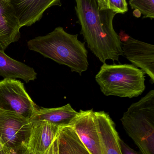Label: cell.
<instances>
[{
    "mask_svg": "<svg viewBox=\"0 0 154 154\" xmlns=\"http://www.w3.org/2000/svg\"><path fill=\"white\" fill-rule=\"evenodd\" d=\"M75 7L78 21L88 48L103 63L123 56L122 41L113 27L116 14L109 9L106 0H77Z\"/></svg>",
    "mask_w": 154,
    "mask_h": 154,
    "instance_id": "6da1fadb",
    "label": "cell"
},
{
    "mask_svg": "<svg viewBox=\"0 0 154 154\" xmlns=\"http://www.w3.org/2000/svg\"><path fill=\"white\" fill-rule=\"evenodd\" d=\"M78 36L67 33L62 27H57L46 35L29 40L28 47L45 58L68 66L72 72L82 75L89 66L88 52L85 42L80 41Z\"/></svg>",
    "mask_w": 154,
    "mask_h": 154,
    "instance_id": "7a4b0ae2",
    "label": "cell"
},
{
    "mask_svg": "<svg viewBox=\"0 0 154 154\" xmlns=\"http://www.w3.org/2000/svg\"><path fill=\"white\" fill-rule=\"evenodd\" d=\"M144 72L132 64H103L95 79L106 96L132 98L141 95L146 89Z\"/></svg>",
    "mask_w": 154,
    "mask_h": 154,
    "instance_id": "3957f363",
    "label": "cell"
},
{
    "mask_svg": "<svg viewBox=\"0 0 154 154\" xmlns=\"http://www.w3.org/2000/svg\"><path fill=\"white\" fill-rule=\"evenodd\" d=\"M121 121L142 154H154V90L132 103Z\"/></svg>",
    "mask_w": 154,
    "mask_h": 154,
    "instance_id": "277c9868",
    "label": "cell"
},
{
    "mask_svg": "<svg viewBox=\"0 0 154 154\" xmlns=\"http://www.w3.org/2000/svg\"><path fill=\"white\" fill-rule=\"evenodd\" d=\"M38 108L20 80L0 81V110L15 112L29 119Z\"/></svg>",
    "mask_w": 154,
    "mask_h": 154,
    "instance_id": "5b68a950",
    "label": "cell"
},
{
    "mask_svg": "<svg viewBox=\"0 0 154 154\" xmlns=\"http://www.w3.org/2000/svg\"><path fill=\"white\" fill-rule=\"evenodd\" d=\"M32 123L15 112L0 110V142L10 149L27 147Z\"/></svg>",
    "mask_w": 154,
    "mask_h": 154,
    "instance_id": "8992f818",
    "label": "cell"
},
{
    "mask_svg": "<svg viewBox=\"0 0 154 154\" xmlns=\"http://www.w3.org/2000/svg\"><path fill=\"white\" fill-rule=\"evenodd\" d=\"M69 126L91 154H102L94 112L80 110Z\"/></svg>",
    "mask_w": 154,
    "mask_h": 154,
    "instance_id": "52a82bcc",
    "label": "cell"
},
{
    "mask_svg": "<svg viewBox=\"0 0 154 154\" xmlns=\"http://www.w3.org/2000/svg\"><path fill=\"white\" fill-rule=\"evenodd\" d=\"M124 56L135 67L140 68L154 83V45L128 36L122 42Z\"/></svg>",
    "mask_w": 154,
    "mask_h": 154,
    "instance_id": "ba28073f",
    "label": "cell"
},
{
    "mask_svg": "<svg viewBox=\"0 0 154 154\" xmlns=\"http://www.w3.org/2000/svg\"><path fill=\"white\" fill-rule=\"evenodd\" d=\"M20 28L31 26L53 6H62L60 0H11Z\"/></svg>",
    "mask_w": 154,
    "mask_h": 154,
    "instance_id": "9c48e42d",
    "label": "cell"
},
{
    "mask_svg": "<svg viewBox=\"0 0 154 154\" xmlns=\"http://www.w3.org/2000/svg\"><path fill=\"white\" fill-rule=\"evenodd\" d=\"M62 128L48 122H33L27 145V149L29 154H45L58 137Z\"/></svg>",
    "mask_w": 154,
    "mask_h": 154,
    "instance_id": "30bf717a",
    "label": "cell"
},
{
    "mask_svg": "<svg viewBox=\"0 0 154 154\" xmlns=\"http://www.w3.org/2000/svg\"><path fill=\"white\" fill-rule=\"evenodd\" d=\"M20 29L11 0H0V50L20 40Z\"/></svg>",
    "mask_w": 154,
    "mask_h": 154,
    "instance_id": "8fae6325",
    "label": "cell"
},
{
    "mask_svg": "<svg viewBox=\"0 0 154 154\" xmlns=\"http://www.w3.org/2000/svg\"><path fill=\"white\" fill-rule=\"evenodd\" d=\"M102 154H122L120 137L109 115L103 111L94 112Z\"/></svg>",
    "mask_w": 154,
    "mask_h": 154,
    "instance_id": "7c38bea8",
    "label": "cell"
},
{
    "mask_svg": "<svg viewBox=\"0 0 154 154\" xmlns=\"http://www.w3.org/2000/svg\"><path fill=\"white\" fill-rule=\"evenodd\" d=\"M77 113L78 112L68 103L58 108H38L29 120L31 123L37 122H48L53 125L63 128L69 126Z\"/></svg>",
    "mask_w": 154,
    "mask_h": 154,
    "instance_id": "4fadbf2b",
    "label": "cell"
},
{
    "mask_svg": "<svg viewBox=\"0 0 154 154\" xmlns=\"http://www.w3.org/2000/svg\"><path fill=\"white\" fill-rule=\"evenodd\" d=\"M0 76L4 79H20L26 83L37 79V73L33 67L9 57L0 50Z\"/></svg>",
    "mask_w": 154,
    "mask_h": 154,
    "instance_id": "5bb4252c",
    "label": "cell"
},
{
    "mask_svg": "<svg viewBox=\"0 0 154 154\" xmlns=\"http://www.w3.org/2000/svg\"><path fill=\"white\" fill-rule=\"evenodd\" d=\"M57 139L58 154H91L70 126L61 128Z\"/></svg>",
    "mask_w": 154,
    "mask_h": 154,
    "instance_id": "9a60e30c",
    "label": "cell"
},
{
    "mask_svg": "<svg viewBox=\"0 0 154 154\" xmlns=\"http://www.w3.org/2000/svg\"><path fill=\"white\" fill-rule=\"evenodd\" d=\"M129 3L132 9L137 10L143 15V19L154 18V0H130Z\"/></svg>",
    "mask_w": 154,
    "mask_h": 154,
    "instance_id": "2e32d148",
    "label": "cell"
},
{
    "mask_svg": "<svg viewBox=\"0 0 154 154\" xmlns=\"http://www.w3.org/2000/svg\"><path fill=\"white\" fill-rule=\"evenodd\" d=\"M109 9L116 14H124L128 12V4L126 0H106Z\"/></svg>",
    "mask_w": 154,
    "mask_h": 154,
    "instance_id": "e0dca14e",
    "label": "cell"
},
{
    "mask_svg": "<svg viewBox=\"0 0 154 154\" xmlns=\"http://www.w3.org/2000/svg\"><path fill=\"white\" fill-rule=\"evenodd\" d=\"M0 154H29L27 147L20 148L10 149L3 147L1 151Z\"/></svg>",
    "mask_w": 154,
    "mask_h": 154,
    "instance_id": "ac0fdd59",
    "label": "cell"
},
{
    "mask_svg": "<svg viewBox=\"0 0 154 154\" xmlns=\"http://www.w3.org/2000/svg\"><path fill=\"white\" fill-rule=\"evenodd\" d=\"M119 144L122 154H140L130 147L120 138L119 139Z\"/></svg>",
    "mask_w": 154,
    "mask_h": 154,
    "instance_id": "d6986e66",
    "label": "cell"
},
{
    "mask_svg": "<svg viewBox=\"0 0 154 154\" xmlns=\"http://www.w3.org/2000/svg\"><path fill=\"white\" fill-rule=\"evenodd\" d=\"M57 137H57V138L54 141V154H58V139H57Z\"/></svg>",
    "mask_w": 154,
    "mask_h": 154,
    "instance_id": "ffe728a7",
    "label": "cell"
},
{
    "mask_svg": "<svg viewBox=\"0 0 154 154\" xmlns=\"http://www.w3.org/2000/svg\"><path fill=\"white\" fill-rule=\"evenodd\" d=\"M54 142L52 144L50 147L48 149L45 154H54Z\"/></svg>",
    "mask_w": 154,
    "mask_h": 154,
    "instance_id": "44dd1931",
    "label": "cell"
},
{
    "mask_svg": "<svg viewBox=\"0 0 154 154\" xmlns=\"http://www.w3.org/2000/svg\"><path fill=\"white\" fill-rule=\"evenodd\" d=\"M3 148V146L2 144L0 142V151Z\"/></svg>",
    "mask_w": 154,
    "mask_h": 154,
    "instance_id": "7402d4cb",
    "label": "cell"
},
{
    "mask_svg": "<svg viewBox=\"0 0 154 154\" xmlns=\"http://www.w3.org/2000/svg\"></svg>",
    "mask_w": 154,
    "mask_h": 154,
    "instance_id": "603a6c76",
    "label": "cell"
}]
</instances>
